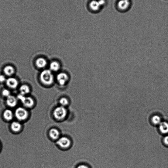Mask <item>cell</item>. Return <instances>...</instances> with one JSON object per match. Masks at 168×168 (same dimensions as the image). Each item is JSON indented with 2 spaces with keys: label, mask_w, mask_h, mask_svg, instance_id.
<instances>
[{
  "label": "cell",
  "mask_w": 168,
  "mask_h": 168,
  "mask_svg": "<svg viewBox=\"0 0 168 168\" xmlns=\"http://www.w3.org/2000/svg\"><path fill=\"white\" fill-rule=\"evenodd\" d=\"M134 0H114L113 6L118 13H125L132 9Z\"/></svg>",
  "instance_id": "1"
},
{
  "label": "cell",
  "mask_w": 168,
  "mask_h": 168,
  "mask_svg": "<svg viewBox=\"0 0 168 168\" xmlns=\"http://www.w3.org/2000/svg\"><path fill=\"white\" fill-rule=\"evenodd\" d=\"M40 78L42 82L46 85L52 84L54 81V76L49 70H44L41 73Z\"/></svg>",
  "instance_id": "2"
},
{
  "label": "cell",
  "mask_w": 168,
  "mask_h": 168,
  "mask_svg": "<svg viewBox=\"0 0 168 168\" xmlns=\"http://www.w3.org/2000/svg\"><path fill=\"white\" fill-rule=\"evenodd\" d=\"M67 111L65 107L60 106L56 108L53 111V115L56 120L62 121L66 118Z\"/></svg>",
  "instance_id": "3"
},
{
  "label": "cell",
  "mask_w": 168,
  "mask_h": 168,
  "mask_svg": "<svg viewBox=\"0 0 168 168\" xmlns=\"http://www.w3.org/2000/svg\"><path fill=\"white\" fill-rule=\"evenodd\" d=\"M29 114L25 108L19 107L16 109L14 112V115L19 121H25L28 118Z\"/></svg>",
  "instance_id": "4"
},
{
  "label": "cell",
  "mask_w": 168,
  "mask_h": 168,
  "mask_svg": "<svg viewBox=\"0 0 168 168\" xmlns=\"http://www.w3.org/2000/svg\"><path fill=\"white\" fill-rule=\"evenodd\" d=\"M18 99L21 101L24 107L30 108H32L35 105V102L32 98L29 97H26L20 94L18 97Z\"/></svg>",
  "instance_id": "5"
},
{
  "label": "cell",
  "mask_w": 168,
  "mask_h": 168,
  "mask_svg": "<svg viewBox=\"0 0 168 168\" xmlns=\"http://www.w3.org/2000/svg\"><path fill=\"white\" fill-rule=\"evenodd\" d=\"M57 143L60 148L67 149L71 146V141L68 138L66 137H60L57 141Z\"/></svg>",
  "instance_id": "6"
},
{
  "label": "cell",
  "mask_w": 168,
  "mask_h": 168,
  "mask_svg": "<svg viewBox=\"0 0 168 168\" xmlns=\"http://www.w3.org/2000/svg\"><path fill=\"white\" fill-rule=\"evenodd\" d=\"M57 79L59 84L61 85H63L67 82L68 80V77L66 73H60L57 75Z\"/></svg>",
  "instance_id": "7"
},
{
  "label": "cell",
  "mask_w": 168,
  "mask_h": 168,
  "mask_svg": "<svg viewBox=\"0 0 168 168\" xmlns=\"http://www.w3.org/2000/svg\"><path fill=\"white\" fill-rule=\"evenodd\" d=\"M49 135L50 137L53 140H58L60 136L59 130L55 128L51 129L49 132Z\"/></svg>",
  "instance_id": "8"
},
{
  "label": "cell",
  "mask_w": 168,
  "mask_h": 168,
  "mask_svg": "<svg viewBox=\"0 0 168 168\" xmlns=\"http://www.w3.org/2000/svg\"><path fill=\"white\" fill-rule=\"evenodd\" d=\"M22 125L19 121H14L12 122L11 124V129L13 132H19L21 130Z\"/></svg>",
  "instance_id": "9"
},
{
  "label": "cell",
  "mask_w": 168,
  "mask_h": 168,
  "mask_svg": "<svg viewBox=\"0 0 168 168\" xmlns=\"http://www.w3.org/2000/svg\"><path fill=\"white\" fill-rule=\"evenodd\" d=\"M6 83L8 87L13 89L17 88L19 84L18 80L13 77H9L6 80Z\"/></svg>",
  "instance_id": "10"
},
{
  "label": "cell",
  "mask_w": 168,
  "mask_h": 168,
  "mask_svg": "<svg viewBox=\"0 0 168 168\" xmlns=\"http://www.w3.org/2000/svg\"><path fill=\"white\" fill-rule=\"evenodd\" d=\"M4 119L7 121H10L13 120L14 115V113L9 109H7L4 111L3 114Z\"/></svg>",
  "instance_id": "11"
},
{
  "label": "cell",
  "mask_w": 168,
  "mask_h": 168,
  "mask_svg": "<svg viewBox=\"0 0 168 168\" xmlns=\"http://www.w3.org/2000/svg\"><path fill=\"white\" fill-rule=\"evenodd\" d=\"M6 102L7 105L11 108L15 107L18 103L17 98L11 95L7 97Z\"/></svg>",
  "instance_id": "12"
},
{
  "label": "cell",
  "mask_w": 168,
  "mask_h": 168,
  "mask_svg": "<svg viewBox=\"0 0 168 168\" xmlns=\"http://www.w3.org/2000/svg\"><path fill=\"white\" fill-rule=\"evenodd\" d=\"M36 66L39 68H43L46 67L47 64V61L43 58H39L36 61Z\"/></svg>",
  "instance_id": "13"
},
{
  "label": "cell",
  "mask_w": 168,
  "mask_h": 168,
  "mask_svg": "<svg viewBox=\"0 0 168 168\" xmlns=\"http://www.w3.org/2000/svg\"><path fill=\"white\" fill-rule=\"evenodd\" d=\"M159 129L162 133H168V123L166 122H161L159 124Z\"/></svg>",
  "instance_id": "14"
},
{
  "label": "cell",
  "mask_w": 168,
  "mask_h": 168,
  "mask_svg": "<svg viewBox=\"0 0 168 168\" xmlns=\"http://www.w3.org/2000/svg\"><path fill=\"white\" fill-rule=\"evenodd\" d=\"M3 71L6 75L9 76L13 75L15 72L14 67L10 65H8L4 68Z\"/></svg>",
  "instance_id": "15"
},
{
  "label": "cell",
  "mask_w": 168,
  "mask_h": 168,
  "mask_svg": "<svg viewBox=\"0 0 168 168\" xmlns=\"http://www.w3.org/2000/svg\"><path fill=\"white\" fill-rule=\"evenodd\" d=\"M20 94L23 95L25 96L27 94L29 93L30 91V89L29 86L26 84H23L19 88Z\"/></svg>",
  "instance_id": "16"
},
{
  "label": "cell",
  "mask_w": 168,
  "mask_h": 168,
  "mask_svg": "<svg viewBox=\"0 0 168 168\" xmlns=\"http://www.w3.org/2000/svg\"><path fill=\"white\" fill-rule=\"evenodd\" d=\"M60 68L59 63L57 61H53L50 63V68L51 71L54 72L58 71Z\"/></svg>",
  "instance_id": "17"
},
{
  "label": "cell",
  "mask_w": 168,
  "mask_h": 168,
  "mask_svg": "<svg viewBox=\"0 0 168 168\" xmlns=\"http://www.w3.org/2000/svg\"><path fill=\"white\" fill-rule=\"evenodd\" d=\"M151 121L155 125L159 124L161 122V118L158 115H155L152 118Z\"/></svg>",
  "instance_id": "18"
},
{
  "label": "cell",
  "mask_w": 168,
  "mask_h": 168,
  "mask_svg": "<svg viewBox=\"0 0 168 168\" xmlns=\"http://www.w3.org/2000/svg\"><path fill=\"white\" fill-rule=\"evenodd\" d=\"M60 106L65 107L67 106L69 104V101L67 98H62L60 100Z\"/></svg>",
  "instance_id": "19"
},
{
  "label": "cell",
  "mask_w": 168,
  "mask_h": 168,
  "mask_svg": "<svg viewBox=\"0 0 168 168\" xmlns=\"http://www.w3.org/2000/svg\"><path fill=\"white\" fill-rule=\"evenodd\" d=\"M2 94L3 96L8 97L10 95V92L9 90L7 89H4L2 92Z\"/></svg>",
  "instance_id": "20"
},
{
  "label": "cell",
  "mask_w": 168,
  "mask_h": 168,
  "mask_svg": "<svg viewBox=\"0 0 168 168\" xmlns=\"http://www.w3.org/2000/svg\"><path fill=\"white\" fill-rule=\"evenodd\" d=\"M6 81V78L5 76L3 75H0V82H4Z\"/></svg>",
  "instance_id": "21"
},
{
  "label": "cell",
  "mask_w": 168,
  "mask_h": 168,
  "mask_svg": "<svg viewBox=\"0 0 168 168\" xmlns=\"http://www.w3.org/2000/svg\"><path fill=\"white\" fill-rule=\"evenodd\" d=\"M163 141L166 145L168 146V135H167L164 138Z\"/></svg>",
  "instance_id": "22"
},
{
  "label": "cell",
  "mask_w": 168,
  "mask_h": 168,
  "mask_svg": "<svg viewBox=\"0 0 168 168\" xmlns=\"http://www.w3.org/2000/svg\"><path fill=\"white\" fill-rule=\"evenodd\" d=\"M77 168H89V167L87 166L83 165L79 166Z\"/></svg>",
  "instance_id": "23"
},
{
  "label": "cell",
  "mask_w": 168,
  "mask_h": 168,
  "mask_svg": "<svg viewBox=\"0 0 168 168\" xmlns=\"http://www.w3.org/2000/svg\"><path fill=\"white\" fill-rule=\"evenodd\" d=\"M0 149H1V145H0Z\"/></svg>",
  "instance_id": "24"
}]
</instances>
